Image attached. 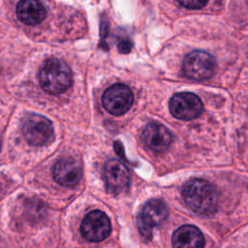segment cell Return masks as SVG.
Masks as SVG:
<instances>
[{"instance_id": "1", "label": "cell", "mask_w": 248, "mask_h": 248, "mask_svg": "<svg viewBox=\"0 0 248 248\" xmlns=\"http://www.w3.org/2000/svg\"><path fill=\"white\" fill-rule=\"evenodd\" d=\"M182 197L186 204L201 215L213 214L218 208L216 188L206 180L192 179L182 188Z\"/></svg>"}, {"instance_id": "2", "label": "cell", "mask_w": 248, "mask_h": 248, "mask_svg": "<svg viewBox=\"0 0 248 248\" xmlns=\"http://www.w3.org/2000/svg\"><path fill=\"white\" fill-rule=\"evenodd\" d=\"M73 74L71 68L57 58L47 59L39 72V81L42 88L49 94H60L72 84Z\"/></svg>"}, {"instance_id": "3", "label": "cell", "mask_w": 248, "mask_h": 248, "mask_svg": "<svg viewBox=\"0 0 248 248\" xmlns=\"http://www.w3.org/2000/svg\"><path fill=\"white\" fill-rule=\"evenodd\" d=\"M169 216L167 204L160 199L149 200L140 209L138 227L145 239H150L153 229L160 226Z\"/></svg>"}, {"instance_id": "4", "label": "cell", "mask_w": 248, "mask_h": 248, "mask_svg": "<svg viewBox=\"0 0 248 248\" xmlns=\"http://www.w3.org/2000/svg\"><path fill=\"white\" fill-rule=\"evenodd\" d=\"M22 133L30 144L44 145L51 140L53 127L46 117L36 113H29L23 118Z\"/></svg>"}, {"instance_id": "5", "label": "cell", "mask_w": 248, "mask_h": 248, "mask_svg": "<svg viewBox=\"0 0 248 248\" xmlns=\"http://www.w3.org/2000/svg\"><path fill=\"white\" fill-rule=\"evenodd\" d=\"M215 60L205 51L195 50L190 52L183 62L185 76L194 80H205L211 78L215 72Z\"/></svg>"}, {"instance_id": "6", "label": "cell", "mask_w": 248, "mask_h": 248, "mask_svg": "<svg viewBox=\"0 0 248 248\" xmlns=\"http://www.w3.org/2000/svg\"><path fill=\"white\" fill-rule=\"evenodd\" d=\"M134 101L131 89L122 83H116L108 87L103 94L104 108L113 115H122L132 107Z\"/></svg>"}, {"instance_id": "7", "label": "cell", "mask_w": 248, "mask_h": 248, "mask_svg": "<svg viewBox=\"0 0 248 248\" xmlns=\"http://www.w3.org/2000/svg\"><path fill=\"white\" fill-rule=\"evenodd\" d=\"M170 113L181 120H192L198 117L202 111L201 99L189 92L177 93L170 100Z\"/></svg>"}, {"instance_id": "8", "label": "cell", "mask_w": 248, "mask_h": 248, "mask_svg": "<svg viewBox=\"0 0 248 248\" xmlns=\"http://www.w3.org/2000/svg\"><path fill=\"white\" fill-rule=\"evenodd\" d=\"M82 236L91 242H100L106 239L110 232L108 217L102 211L95 210L88 213L80 227Z\"/></svg>"}, {"instance_id": "9", "label": "cell", "mask_w": 248, "mask_h": 248, "mask_svg": "<svg viewBox=\"0 0 248 248\" xmlns=\"http://www.w3.org/2000/svg\"><path fill=\"white\" fill-rule=\"evenodd\" d=\"M104 176L108 191L113 195H118L129 187L130 174L127 168L118 160H108L104 169Z\"/></svg>"}, {"instance_id": "10", "label": "cell", "mask_w": 248, "mask_h": 248, "mask_svg": "<svg viewBox=\"0 0 248 248\" xmlns=\"http://www.w3.org/2000/svg\"><path fill=\"white\" fill-rule=\"evenodd\" d=\"M53 178L62 186L77 185L82 176V168L79 162L71 157L59 159L53 167Z\"/></svg>"}, {"instance_id": "11", "label": "cell", "mask_w": 248, "mask_h": 248, "mask_svg": "<svg viewBox=\"0 0 248 248\" xmlns=\"http://www.w3.org/2000/svg\"><path fill=\"white\" fill-rule=\"evenodd\" d=\"M142 140L152 151L164 152L170 145L171 135L165 126L158 123H150L142 132Z\"/></svg>"}, {"instance_id": "12", "label": "cell", "mask_w": 248, "mask_h": 248, "mask_svg": "<svg viewBox=\"0 0 248 248\" xmlns=\"http://www.w3.org/2000/svg\"><path fill=\"white\" fill-rule=\"evenodd\" d=\"M16 16L26 25H37L46 18V11L40 0H20L16 5Z\"/></svg>"}, {"instance_id": "13", "label": "cell", "mask_w": 248, "mask_h": 248, "mask_svg": "<svg viewBox=\"0 0 248 248\" xmlns=\"http://www.w3.org/2000/svg\"><path fill=\"white\" fill-rule=\"evenodd\" d=\"M171 242L173 248H203L204 238L198 228L184 225L173 232Z\"/></svg>"}, {"instance_id": "14", "label": "cell", "mask_w": 248, "mask_h": 248, "mask_svg": "<svg viewBox=\"0 0 248 248\" xmlns=\"http://www.w3.org/2000/svg\"><path fill=\"white\" fill-rule=\"evenodd\" d=\"M180 5L188 9H201L204 7L208 0H177Z\"/></svg>"}]
</instances>
